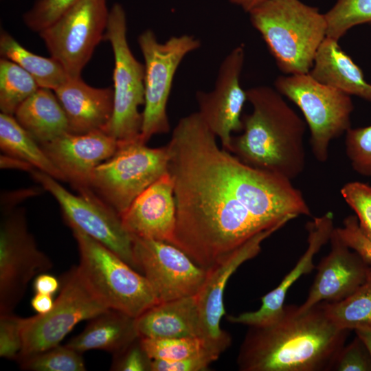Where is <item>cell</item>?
Returning a JSON list of instances; mask_svg holds the SVG:
<instances>
[{
	"label": "cell",
	"instance_id": "1",
	"mask_svg": "<svg viewBox=\"0 0 371 371\" xmlns=\"http://www.w3.org/2000/svg\"><path fill=\"white\" fill-rule=\"evenodd\" d=\"M216 138L197 111L179 120L167 144L176 204L171 244L205 269L306 206L292 181L243 163Z\"/></svg>",
	"mask_w": 371,
	"mask_h": 371
},
{
	"label": "cell",
	"instance_id": "2",
	"mask_svg": "<svg viewBox=\"0 0 371 371\" xmlns=\"http://www.w3.org/2000/svg\"><path fill=\"white\" fill-rule=\"evenodd\" d=\"M249 327L237 357L242 371L332 370L349 333L333 324L322 302L303 312L284 305L273 322Z\"/></svg>",
	"mask_w": 371,
	"mask_h": 371
},
{
	"label": "cell",
	"instance_id": "3",
	"mask_svg": "<svg viewBox=\"0 0 371 371\" xmlns=\"http://www.w3.org/2000/svg\"><path fill=\"white\" fill-rule=\"evenodd\" d=\"M246 92L252 111L243 115V133L232 137L229 151L251 167L292 181L306 165V122L276 89L262 85Z\"/></svg>",
	"mask_w": 371,
	"mask_h": 371
},
{
	"label": "cell",
	"instance_id": "4",
	"mask_svg": "<svg viewBox=\"0 0 371 371\" xmlns=\"http://www.w3.org/2000/svg\"><path fill=\"white\" fill-rule=\"evenodd\" d=\"M248 13L282 73L310 72L326 37L325 14L300 0H265Z\"/></svg>",
	"mask_w": 371,
	"mask_h": 371
},
{
	"label": "cell",
	"instance_id": "5",
	"mask_svg": "<svg viewBox=\"0 0 371 371\" xmlns=\"http://www.w3.org/2000/svg\"><path fill=\"white\" fill-rule=\"evenodd\" d=\"M71 229L78 244L79 273L104 305L136 318L159 302L143 274L96 240Z\"/></svg>",
	"mask_w": 371,
	"mask_h": 371
},
{
	"label": "cell",
	"instance_id": "6",
	"mask_svg": "<svg viewBox=\"0 0 371 371\" xmlns=\"http://www.w3.org/2000/svg\"><path fill=\"white\" fill-rule=\"evenodd\" d=\"M139 137L118 141L115 153L95 169L89 183V190L120 217L143 191L168 172V146L150 148Z\"/></svg>",
	"mask_w": 371,
	"mask_h": 371
},
{
	"label": "cell",
	"instance_id": "7",
	"mask_svg": "<svg viewBox=\"0 0 371 371\" xmlns=\"http://www.w3.org/2000/svg\"><path fill=\"white\" fill-rule=\"evenodd\" d=\"M274 85L302 111L310 131L312 153L318 161L326 162L330 142L351 128L354 105L350 95L317 81L309 73L280 76Z\"/></svg>",
	"mask_w": 371,
	"mask_h": 371
},
{
	"label": "cell",
	"instance_id": "8",
	"mask_svg": "<svg viewBox=\"0 0 371 371\" xmlns=\"http://www.w3.org/2000/svg\"><path fill=\"white\" fill-rule=\"evenodd\" d=\"M126 12L120 3L109 10L104 39L111 45L114 58L113 73V111L106 133L117 141L140 136L144 104V65L133 56L126 37Z\"/></svg>",
	"mask_w": 371,
	"mask_h": 371
},
{
	"label": "cell",
	"instance_id": "9",
	"mask_svg": "<svg viewBox=\"0 0 371 371\" xmlns=\"http://www.w3.org/2000/svg\"><path fill=\"white\" fill-rule=\"evenodd\" d=\"M137 41L144 60V107L139 137L146 144L153 135L169 132L166 109L175 75L183 59L201 43L187 34L160 43L150 30L144 31Z\"/></svg>",
	"mask_w": 371,
	"mask_h": 371
},
{
	"label": "cell",
	"instance_id": "10",
	"mask_svg": "<svg viewBox=\"0 0 371 371\" xmlns=\"http://www.w3.org/2000/svg\"><path fill=\"white\" fill-rule=\"evenodd\" d=\"M60 282L58 296L49 312L23 318V348L16 361L60 345L78 323L110 309L93 293L77 266L65 273Z\"/></svg>",
	"mask_w": 371,
	"mask_h": 371
},
{
	"label": "cell",
	"instance_id": "11",
	"mask_svg": "<svg viewBox=\"0 0 371 371\" xmlns=\"http://www.w3.org/2000/svg\"><path fill=\"white\" fill-rule=\"evenodd\" d=\"M109 10L106 0H77L39 36L52 57L70 78L81 77L95 48L104 38Z\"/></svg>",
	"mask_w": 371,
	"mask_h": 371
},
{
	"label": "cell",
	"instance_id": "12",
	"mask_svg": "<svg viewBox=\"0 0 371 371\" xmlns=\"http://www.w3.org/2000/svg\"><path fill=\"white\" fill-rule=\"evenodd\" d=\"M0 226V314L12 313L30 282L53 266L29 232L25 210L2 211Z\"/></svg>",
	"mask_w": 371,
	"mask_h": 371
},
{
	"label": "cell",
	"instance_id": "13",
	"mask_svg": "<svg viewBox=\"0 0 371 371\" xmlns=\"http://www.w3.org/2000/svg\"><path fill=\"white\" fill-rule=\"evenodd\" d=\"M32 178L58 203L68 225L96 240L133 269H137L133 249V236L125 229L122 218L91 190L74 194L58 180L34 169Z\"/></svg>",
	"mask_w": 371,
	"mask_h": 371
},
{
	"label": "cell",
	"instance_id": "14",
	"mask_svg": "<svg viewBox=\"0 0 371 371\" xmlns=\"http://www.w3.org/2000/svg\"><path fill=\"white\" fill-rule=\"evenodd\" d=\"M133 256L160 302L195 295L207 269L177 246L162 240L133 237Z\"/></svg>",
	"mask_w": 371,
	"mask_h": 371
},
{
	"label": "cell",
	"instance_id": "15",
	"mask_svg": "<svg viewBox=\"0 0 371 371\" xmlns=\"http://www.w3.org/2000/svg\"><path fill=\"white\" fill-rule=\"evenodd\" d=\"M245 60L243 45L234 48L219 67L214 88L210 92L197 91L199 113L218 137L222 148L229 150L232 133L243 131L242 111L247 101L240 84Z\"/></svg>",
	"mask_w": 371,
	"mask_h": 371
},
{
	"label": "cell",
	"instance_id": "16",
	"mask_svg": "<svg viewBox=\"0 0 371 371\" xmlns=\"http://www.w3.org/2000/svg\"><path fill=\"white\" fill-rule=\"evenodd\" d=\"M282 227L263 231L207 269L205 280L196 295L200 337L222 352L230 345L231 337L220 326L225 314L224 291L231 276L245 262L257 256L264 240Z\"/></svg>",
	"mask_w": 371,
	"mask_h": 371
},
{
	"label": "cell",
	"instance_id": "17",
	"mask_svg": "<svg viewBox=\"0 0 371 371\" xmlns=\"http://www.w3.org/2000/svg\"><path fill=\"white\" fill-rule=\"evenodd\" d=\"M41 146L66 181L82 192L89 190L95 169L113 155L118 141L103 131L68 132Z\"/></svg>",
	"mask_w": 371,
	"mask_h": 371
},
{
	"label": "cell",
	"instance_id": "18",
	"mask_svg": "<svg viewBox=\"0 0 371 371\" xmlns=\"http://www.w3.org/2000/svg\"><path fill=\"white\" fill-rule=\"evenodd\" d=\"M330 242V251L317 265L306 300L297 306L300 312L320 302H335L348 297L368 277L370 263L342 240L335 227Z\"/></svg>",
	"mask_w": 371,
	"mask_h": 371
},
{
	"label": "cell",
	"instance_id": "19",
	"mask_svg": "<svg viewBox=\"0 0 371 371\" xmlns=\"http://www.w3.org/2000/svg\"><path fill=\"white\" fill-rule=\"evenodd\" d=\"M133 237L172 243L176 227L173 181L166 173L143 191L121 216Z\"/></svg>",
	"mask_w": 371,
	"mask_h": 371
},
{
	"label": "cell",
	"instance_id": "20",
	"mask_svg": "<svg viewBox=\"0 0 371 371\" xmlns=\"http://www.w3.org/2000/svg\"><path fill=\"white\" fill-rule=\"evenodd\" d=\"M333 214L327 212L321 216L315 217L306 225L308 232V247L293 269L272 291L261 298L260 308L251 312L228 315V321L248 326H260L270 324L282 313L284 300L289 288L303 275L309 273L315 269L313 259L315 254L330 238L335 228Z\"/></svg>",
	"mask_w": 371,
	"mask_h": 371
},
{
	"label": "cell",
	"instance_id": "21",
	"mask_svg": "<svg viewBox=\"0 0 371 371\" xmlns=\"http://www.w3.org/2000/svg\"><path fill=\"white\" fill-rule=\"evenodd\" d=\"M66 114L69 133L106 132L113 111L111 87L96 88L69 78L54 91Z\"/></svg>",
	"mask_w": 371,
	"mask_h": 371
},
{
	"label": "cell",
	"instance_id": "22",
	"mask_svg": "<svg viewBox=\"0 0 371 371\" xmlns=\"http://www.w3.org/2000/svg\"><path fill=\"white\" fill-rule=\"evenodd\" d=\"M139 337H200L196 295L160 302L135 318Z\"/></svg>",
	"mask_w": 371,
	"mask_h": 371
},
{
	"label": "cell",
	"instance_id": "23",
	"mask_svg": "<svg viewBox=\"0 0 371 371\" xmlns=\"http://www.w3.org/2000/svg\"><path fill=\"white\" fill-rule=\"evenodd\" d=\"M338 41L328 36L324 38L309 74L320 82L371 102V84L366 82L360 67L342 50Z\"/></svg>",
	"mask_w": 371,
	"mask_h": 371
},
{
	"label": "cell",
	"instance_id": "24",
	"mask_svg": "<svg viewBox=\"0 0 371 371\" xmlns=\"http://www.w3.org/2000/svg\"><path fill=\"white\" fill-rule=\"evenodd\" d=\"M14 116L40 146L69 132L66 114L52 89L39 88Z\"/></svg>",
	"mask_w": 371,
	"mask_h": 371
},
{
	"label": "cell",
	"instance_id": "25",
	"mask_svg": "<svg viewBox=\"0 0 371 371\" xmlns=\"http://www.w3.org/2000/svg\"><path fill=\"white\" fill-rule=\"evenodd\" d=\"M139 337L135 318L114 309L91 319L85 328L66 344L82 353L90 350H102L113 354Z\"/></svg>",
	"mask_w": 371,
	"mask_h": 371
},
{
	"label": "cell",
	"instance_id": "26",
	"mask_svg": "<svg viewBox=\"0 0 371 371\" xmlns=\"http://www.w3.org/2000/svg\"><path fill=\"white\" fill-rule=\"evenodd\" d=\"M0 148L3 154L22 159L58 181H66L41 146L14 115L0 114Z\"/></svg>",
	"mask_w": 371,
	"mask_h": 371
},
{
	"label": "cell",
	"instance_id": "27",
	"mask_svg": "<svg viewBox=\"0 0 371 371\" xmlns=\"http://www.w3.org/2000/svg\"><path fill=\"white\" fill-rule=\"evenodd\" d=\"M0 54L1 58L12 60L25 70L41 88L55 91L69 78L63 67L54 58L32 53L4 30L0 34Z\"/></svg>",
	"mask_w": 371,
	"mask_h": 371
},
{
	"label": "cell",
	"instance_id": "28",
	"mask_svg": "<svg viewBox=\"0 0 371 371\" xmlns=\"http://www.w3.org/2000/svg\"><path fill=\"white\" fill-rule=\"evenodd\" d=\"M322 303L338 328L349 331L371 328V262L366 281L352 294L339 302Z\"/></svg>",
	"mask_w": 371,
	"mask_h": 371
},
{
	"label": "cell",
	"instance_id": "29",
	"mask_svg": "<svg viewBox=\"0 0 371 371\" xmlns=\"http://www.w3.org/2000/svg\"><path fill=\"white\" fill-rule=\"evenodd\" d=\"M39 88L34 78L10 60L0 59V109L14 115L19 106Z\"/></svg>",
	"mask_w": 371,
	"mask_h": 371
},
{
	"label": "cell",
	"instance_id": "30",
	"mask_svg": "<svg viewBox=\"0 0 371 371\" xmlns=\"http://www.w3.org/2000/svg\"><path fill=\"white\" fill-rule=\"evenodd\" d=\"M139 338L144 350L151 359L177 360L210 351L222 353L200 337Z\"/></svg>",
	"mask_w": 371,
	"mask_h": 371
},
{
	"label": "cell",
	"instance_id": "31",
	"mask_svg": "<svg viewBox=\"0 0 371 371\" xmlns=\"http://www.w3.org/2000/svg\"><path fill=\"white\" fill-rule=\"evenodd\" d=\"M325 16L326 36L339 41L350 28L371 23V0H337Z\"/></svg>",
	"mask_w": 371,
	"mask_h": 371
},
{
	"label": "cell",
	"instance_id": "32",
	"mask_svg": "<svg viewBox=\"0 0 371 371\" xmlns=\"http://www.w3.org/2000/svg\"><path fill=\"white\" fill-rule=\"evenodd\" d=\"M20 368L31 371H85L82 353L66 344L58 345L17 361Z\"/></svg>",
	"mask_w": 371,
	"mask_h": 371
},
{
	"label": "cell",
	"instance_id": "33",
	"mask_svg": "<svg viewBox=\"0 0 371 371\" xmlns=\"http://www.w3.org/2000/svg\"><path fill=\"white\" fill-rule=\"evenodd\" d=\"M345 151L352 169L371 177V125L350 128L345 133Z\"/></svg>",
	"mask_w": 371,
	"mask_h": 371
},
{
	"label": "cell",
	"instance_id": "34",
	"mask_svg": "<svg viewBox=\"0 0 371 371\" xmlns=\"http://www.w3.org/2000/svg\"><path fill=\"white\" fill-rule=\"evenodd\" d=\"M340 192L355 213L361 231L371 241V186L363 182L351 181L344 184Z\"/></svg>",
	"mask_w": 371,
	"mask_h": 371
},
{
	"label": "cell",
	"instance_id": "35",
	"mask_svg": "<svg viewBox=\"0 0 371 371\" xmlns=\"http://www.w3.org/2000/svg\"><path fill=\"white\" fill-rule=\"evenodd\" d=\"M77 0H36L25 12L23 20L25 25L39 33L54 23Z\"/></svg>",
	"mask_w": 371,
	"mask_h": 371
},
{
	"label": "cell",
	"instance_id": "36",
	"mask_svg": "<svg viewBox=\"0 0 371 371\" xmlns=\"http://www.w3.org/2000/svg\"><path fill=\"white\" fill-rule=\"evenodd\" d=\"M23 318L13 313L0 314V357L16 360L23 348Z\"/></svg>",
	"mask_w": 371,
	"mask_h": 371
},
{
	"label": "cell",
	"instance_id": "37",
	"mask_svg": "<svg viewBox=\"0 0 371 371\" xmlns=\"http://www.w3.org/2000/svg\"><path fill=\"white\" fill-rule=\"evenodd\" d=\"M332 370L371 371V355L357 335L343 347Z\"/></svg>",
	"mask_w": 371,
	"mask_h": 371
},
{
	"label": "cell",
	"instance_id": "38",
	"mask_svg": "<svg viewBox=\"0 0 371 371\" xmlns=\"http://www.w3.org/2000/svg\"><path fill=\"white\" fill-rule=\"evenodd\" d=\"M151 359L144 350L139 337L113 353L111 370L150 371Z\"/></svg>",
	"mask_w": 371,
	"mask_h": 371
},
{
	"label": "cell",
	"instance_id": "39",
	"mask_svg": "<svg viewBox=\"0 0 371 371\" xmlns=\"http://www.w3.org/2000/svg\"><path fill=\"white\" fill-rule=\"evenodd\" d=\"M220 353L210 351L177 360L151 359L150 371H201L216 361Z\"/></svg>",
	"mask_w": 371,
	"mask_h": 371
},
{
	"label": "cell",
	"instance_id": "40",
	"mask_svg": "<svg viewBox=\"0 0 371 371\" xmlns=\"http://www.w3.org/2000/svg\"><path fill=\"white\" fill-rule=\"evenodd\" d=\"M335 229L342 240L350 249L357 252L366 261L371 262V241L361 231L355 215L346 217L343 226Z\"/></svg>",
	"mask_w": 371,
	"mask_h": 371
},
{
	"label": "cell",
	"instance_id": "41",
	"mask_svg": "<svg viewBox=\"0 0 371 371\" xmlns=\"http://www.w3.org/2000/svg\"><path fill=\"white\" fill-rule=\"evenodd\" d=\"M60 287V282L54 276L42 273L34 278L35 293L53 295Z\"/></svg>",
	"mask_w": 371,
	"mask_h": 371
},
{
	"label": "cell",
	"instance_id": "42",
	"mask_svg": "<svg viewBox=\"0 0 371 371\" xmlns=\"http://www.w3.org/2000/svg\"><path fill=\"white\" fill-rule=\"evenodd\" d=\"M0 166L2 169H14L31 172L35 168L30 164L5 154L0 156Z\"/></svg>",
	"mask_w": 371,
	"mask_h": 371
},
{
	"label": "cell",
	"instance_id": "43",
	"mask_svg": "<svg viewBox=\"0 0 371 371\" xmlns=\"http://www.w3.org/2000/svg\"><path fill=\"white\" fill-rule=\"evenodd\" d=\"M54 300L52 295L35 293L31 300V306L37 314H45L53 307Z\"/></svg>",
	"mask_w": 371,
	"mask_h": 371
},
{
	"label": "cell",
	"instance_id": "44",
	"mask_svg": "<svg viewBox=\"0 0 371 371\" xmlns=\"http://www.w3.org/2000/svg\"><path fill=\"white\" fill-rule=\"evenodd\" d=\"M265 0H229V1L249 12Z\"/></svg>",
	"mask_w": 371,
	"mask_h": 371
},
{
	"label": "cell",
	"instance_id": "45",
	"mask_svg": "<svg viewBox=\"0 0 371 371\" xmlns=\"http://www.w3.org/2000/svg\"><path fill=\"white\" fill-rule=\"evenodd\" d=\"M355 331L356 335L361 339L371 355V328Z\"/></svg>",
	"mask_w": 371,
	"mask_h": 371
}]
</instances>
